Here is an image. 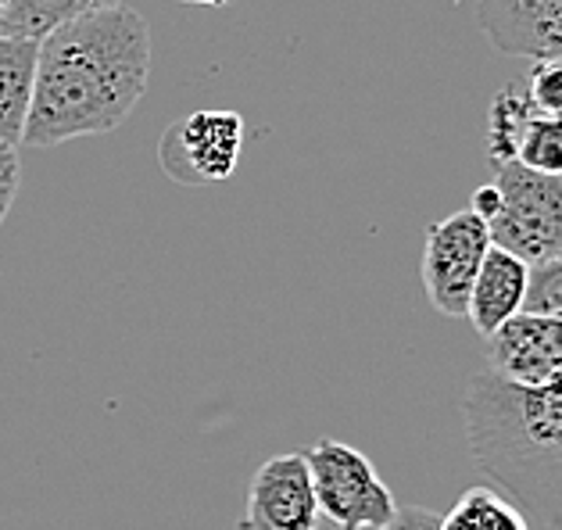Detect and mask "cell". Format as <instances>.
<instances>
[{
  "label": "cell",
  "instance_id": "obj_1",
  "mask_svg": "<svg viewBox=\"0 0 562 530\" xmlns=\"http://www.w3.org/2000/svg\"><path fill=\"white\" fill-rule=\"evenodd\" d=\"M150 79V25L126 4L93 11L40 40L22 147H58L119 129Z\"/></svg>",
  "mask_w": 562,
  "mask_h": 530
},
{
  "label": "cell",
  "instance_id": "obj_2",
  "mask_svg": "<svg viewBox=\"0 0 562 530\" xmlns=\"http://www.w3.org/2000/svg\"><path fill=\"white\" fill-rule=\"evenodd\" d=\"M470 455L533 530H562V376L519 387L491 370L462 394Z\"/></svg>",
  "mask_w": 562,
  "mask_h": 530
},
{
  "label": "cell",
  "instance_id": "obj_3",
  "mask_svg": "<svg viewBox=\"0 0 562 530\" xmlns=\"http://www.w3.org/2000/svg\"><path fill=\"white\" fill-rule=\"evenodd\" d=\"M495 187L502 190V212L491 223L498 248L538 266L562 255V176L533 172L519 161H498Z\"/></svg>",
  "mask_w": 562,
  "mask_h": 530
},
{
  "label": "cell",
  "instance_id": "obj_4",
  "mask_svg": "<svg viewBox=\"0 0 562 530\" xmlns=\"http://www.w3.org/2000/svg\"><path fill=\"white\" fill-rule=\"evenodd\" d=\"M308 466L319 512L340 530H383L397 516L391 487L359 448L323 438L308 448Z\"/></svg>",
  "mask_w": 562,
  "mask_h": 530
},
{
  "label": "cell",
  "instance_id": "obj_5",
  "mask_svg": "<svg viewBox=\"0 0 562 530\" xmlns=\"http://www.w3.org/2000/svg\"><path fill=\"white\" fill-rule=\"evenodd\" d=\"M495 248L487 223L473 208H462L434 223L423 244V291L448 319H465L470 294L487 251Z\"/></svg>",
  "mask_w": 562,
  "mask_h": 530
},
{
  "label": "cell",
  "instance_id": "obj_6",
  "mask_svg": "<svg viewBox=\"0 0 562 530\" xmlns=\"http://www.w3.org/2000/svg\"><path fill=\"white\" fill-rule=\"evenodd\" d=\"M244 119L226 108H204L161 133L158 161L169 180L187 187L226 183L240 166Z\"/></svg>",
  "mask_w": 562,
  "mask_h": 530
},
{
  "label": "cell",
  "instance_id": "obj_7",
  "mask_svg": "<svg viewBox=\"0 0 562 530\" xmlns=\"http://www.w3.org/2000/svg\"><path fill=\"white\" fill-rule=\"evenodd\" d=\"M319 516L308 455L283 452L255 470L237 530H315Z\"/></svg>",
  "mask_w": 562,
  "mask_h": 530
},
{
  "label": "cell",
  "instance_id": "obj_8",
  "mask_svg": "<svg viewBox=\"0 0 562 530\" xmlns=\"http://www.w3.org/2000/svg\"><path fill=\"white\" fill-rule=\"evenodd\" d=\"M487 370L519 387H541L562 376V319L519 312L484 341Z\"/></svg>",
  "mask_w": 562,
  "mask_h": 530
},
{
  "label": "cell",
  "instance_id": "obj_9",
  "mask_svg": "<svg viewBox=\"0 0 562 530\" xmlns=\"http://www.w3.org/2000/svg\"><path fill=\"white\" fill-rule=\"evenodd\" d=\"M476 22L509 58L562 61V0H480Z\"/></svg>",
  "mask_w": 562,
  "mask_h": 530
},
{
  "label": "cell",
  "instance_id": "obj_10",
  "mask_svg": "<svg viewBox=\"0 0 562 530\" xmlns=\"http://www.w3.org/2000/svg\"><path fill=\"white\" fill-rule=\"evenodd\" d=\"M527 287H530V262L505 248H491L480 277L470 294V312L465 319L473 323V330L484 337H495L509 319H516L527 305Z\"/></svg>",
  "mask_w": 562,
  "mask_h": 530
},
{
  "label": "cell",
  "instance_id": "obj_11",
  "mask_svg": "<svg viewBox=\"0 0 562 530\" xmlns=\"http://www.w3.org/2000/svg\"><path fill=\"white\" fill-rule=\"evenodd\" d=\"M36 58L40 40L0 33V140L22 147L25 122H30L33 90H36Z\"/></svg>",
  "mask_w": 562,
  "mask_h": 530
},
{
  "label": "cell",
  "instance_id": "obj_12",
  "mask_svg": "<svg viewBox=\"0 0 562 530\" xmlns=\"http://www.w3.org/2000/svg\"><path fill=\"white\" fill-rule=\"evenodd\" d=\"M122 0H8V15L0 22L4 36L22 40H44L65 22H76L93 11L119 8Z\"/></svg>",
  "mask_w": 562,
  "mask_h": 530
},
{
  "label": "cell",
  "instance_id": "obj_13",
  "mask_svg": "<svg viewBox=\"0 0 562 530\" xmlns=\"http://www.w3.org/2000/svg\"><path fill=\"white\" fill-rule=\"evenodd\" d=\"M441 530H533L527 512L498 487H470L451 512L441 516Z\"/></svg>",
  "mask_w": 562,
  "mask_h": 530
},
{
  "label": "cell",
  "instance_id": "obj_14",
  "mask_svg": "<svg viewBox=\"0 0 562 530\" xmlns=\"http://www.w3.org/2000/svg\"><path fill=\"white\" fill-rule=\"evenodd\" d=\"M533 115H538V108H533L527 90L502 87L495 93L491 112H487V158H491V166H498V161H516L519 140H524V133H527Z\"/></svg>",
  "mask_w": 562,
  "mask_h": 530
},
{
  "label": "cell",
  "instance_id": "obj_15",
  "mask_svg": "<svg viewBox=\"0 0 562 530\" xmlns=\"http://www.w3.org/2000/svg\"><path fill=\"white\" fill-rule=\"evenodd\" d=\"M516 161L533 169V172L562 176V119L541 115V112L533 115L527 133H524V140H519Z\"/></svg>",
  "mask_w": 562,
  "mask_h": 530
},
{
  "label": "cell",
  "instance_id": "obj_16",
  "mask_svg": "<svg viewBox=\"0 0 562 530\" xmlns=\"http://www.w3.org/2000/svg\"><path fill=\"white\" fill-rule=\"evenodd\" d=\"M524 312L562 319V255L530 266V287H527Z\"/></svg>",
  "mask_w": 562,
  "mask_h": 530
},
{
  "label": "cell",
  "instance_id": "obj_17",
  "mask_svg": "<svg viewBox=\"0 0 562 530\" xmlns=\"http://www.w3.org/2000/svg\"><path fill=\"white\" fill-rule=\"evenodd\" d=\"M527 93L541 115L562 119V61H533L527 76Z\"/></svg>",
  "mask_w": 562,
  "mask_h": 530
},
{
  "label": "cell",
  "instance_id": "obj_18",
  "mask_svg": "<svg viewBox=\"0 0 562 530\" xmlns=\"http://www.w3.org/2000/svg\"><path fill=\"white\" fill-rule=\"evenodd\" d=\"M19 183H22V166H19V147H11L0 140V226H4L11 205L19 198Z\"/></svg>",
  "mask_w": 562,
  "mask_h": 530
},
{
  "label": "cell",
  "instance_id": "obj_19",
  "mask_svg": "<svg viewBox=\"0 0 562 530\" xmlns=\"http://www.w3.org/2000/svg\"><path fill=\"white\" fill-rule=\"evenodd\" d=\"M383 530H441V516L430 509H419V506H402Z\"/></svg>",
  "mask_w": 562,
  "mask_h": 530
},
{
  "label": "cell",
  "instance_id": "obj_20",
  "mask_svg": "<svg viewBox=\"0 0 562 530\" xmlns=\"http://www.w3.org/2000/svg\"><path fill=\"white\" fill-rule=\"evenodd\" d=\"M470 208L484 219L487 226L498 219V212H502V190L495 187V180L484 183V187H476L473 190V201H470Z\"/></svg>",
  "mask_w": 562,
  "mask_h": 530
},
{
  "label": "cell",
  "instance_id": "obj_21",
  "mask_svg": "<svg viewBox=\"0 0 562 530\" xmlns=\"http://www.w3.org/2000/svg\"><path fill=\"white\" fill-rule=\"evenodd\" d=\"M180 4H187V8H226V4H233V0H180Z\"/></svg>",
  "mask_w": 562,
  "mask_h": 530
},
{
  "label": "cell",
  "instance_id": "obj_22",
  "mask_svg": "<svg viewBox=\"0 0 562 530\" xmlns=\"http://www.w3.org/2000/svg\"><path fill=\"white\" fill-rule=\"evenodd\" d=\"M4 15H8V0H0V22H4Z\"/></svg>",
  "mask_w": 562,
  "mask_h": 530
}]
</instances>
